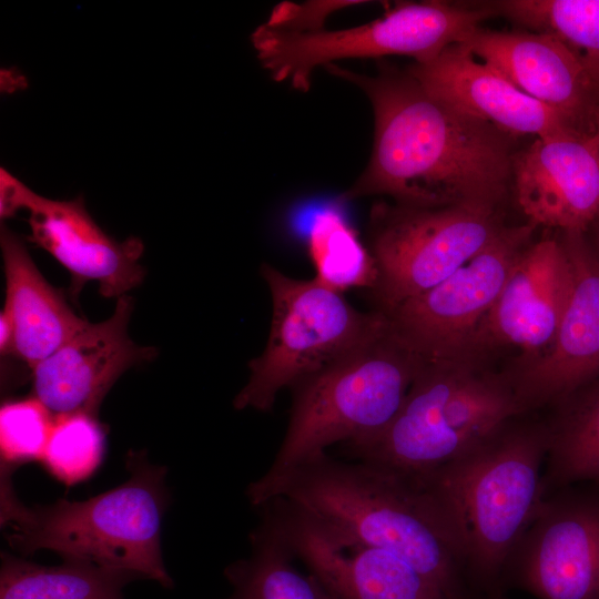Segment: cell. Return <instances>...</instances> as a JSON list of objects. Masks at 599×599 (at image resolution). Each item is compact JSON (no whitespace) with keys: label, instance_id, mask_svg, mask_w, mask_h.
Returning <instances> with one entry per match:
<instances>
[{"label":"cell","instance_id":"6da1fadb","mask_svg":"<svg viewBox=\"0 0 599 599\" xmlns=\"http://www.w3.org/2000/svg\"><path fill=\"white\" fill-rule=\"evenodd\" d=\"M325 68L358 87L374 112L369 162L342 201L386 195L422 209L498 207L511 181V135L434 97L406 69Z\"/></svg>","mask_w":599,"mask_h":599},{"label":"cell","instance_id":"7a4b0ae2","mask_svg":"<svg viewBox=\"0 0 599 599\" xmlns=\"http://www.w3.org/2000/svg\"><path fill=\"white\" fill-rule=\"evenodd\" d=\"M258 508L282 497L366 545L400 557L456 599H483L471 583L461 528L433 490L364 461L327 453L261 488H246Z\"/></svg>","mask_w":599,"mask_h":599},{"label":"cell","instance_id":"3957f363","mask_svg":"<svg viewBox=\"0 0 599 599\" xmlns=\"http://www.w3.org/2000/svg\"><path fill=\"white\" fill-rule=\"evenodd\" d=\"M129 478L81 501L64 498L26 505L17 497L13 470L0 467V525L8 545L22 556L51 550L129 571L173 588L161 548V524L169 506L166 469L142 451L125 459Z\"/></svg>","mask_w":599,"mask_h":599},{"label":"cell","instance_id":"277c9868","mask_svg":"<svg viewBox=\"0 0 599 599\" xmlns=\"http://www.w3.org/2000/svg\"><path fill=\"white\" fill-rule=\"evenodd\" d=\"M527 414L511 418L448 465L414 478L457 518L468 573L483 599H509L504 570L542 498L549 430L547 422L527 420Z\"/></svg>","mask_w":599,"mask_h":599},{"label":"cell","instance_id":"5b68a950","mask_svg":"<svg viewBox=\"0 0 599 599\" xmlns=\"http://www.w3.org/2000/svg\"><path fill=\"white\" fill-rule=\"evenodd\" d=\"M522 410L508 375L465 359L424 361L404 403L378 436L344 446L358 461L405 478L456 460Z\"/></svg>","mask_w":599,"mask_h":599},{"label":"cell","instance_id":"8992f818","mask_svg":"<svg viewBox=\"0 0 599 599\" xmlns=\"http://www.w3.org/2000/svg\"><path fill=\"white\" fill-rule=\"evenodd\" d=\"M422 362L388 328L293 386L281 446L265 474L248 486H267L336 443L348 446L378 436L399 412Z\"/></svg>","mask_w":599,"mask_h":599},{"label":"cell","instance_id":"52a82bcc","mask_svg":"<svg viewBox=\"0 0 599 599\" xmlns=\"http://www.w3.org/2000/svg\"><path fill=\"white\" fill-rule=\"evenodd\" d=\"M272 298L266 346L248 363L250 377L233 405L271 412L277 394L338 363L389 328L380 311L359 312L315 278L297 280L263 264Z\"/></svg>","mask_w":599,"mask_h":599},{"label":"cell","instance_id":"ba28073f","mask_svg":"<svg viewBox=\"0 0 599 599\" xmlns=\"http://www.w3.org/2000/svg\"><path fill=\"white\" fill-rule=\"evenodd\" d=\"M491 13L479 2H399L383 18L341 30L286 32L258 26L251 35L262 67L276 82L306 92L318 67L337 60L408 55L423 63L461 43Z\"/></svg>","mask_w":599,"mask_h":599},{"label":"cell","instance_id":"9c48e42d","mask_svg":"<svg viewBox=\"0 0 599 599\" xmlns=\"http://www.w3.org/2000/svg\"><path fill=\"white\" fill-rule=\"evenodd\" d=\"M497 207L422 209L379 201L369 211L368 248L378 311L438 285L480 252L504 227Z\"/></svg>","mask_w":599,"mask_h":599},{"label":"cell","instance_id":"30bf717a","mask_svg":"<svg viewBox=\"0 0 599 599\" xmlns=\"http://www.w3.org/2000/svg\"><path fill=\"white\" fill-rule=\"evenodd\" d=\"M535 227L505 225L438 285L384 313L392 333L424 361H471L476 333Z\"/></svg>","mask_w":599,"mask_h":599},{"label":"cell","instance_id":"8fae6325","mask_svg":"<svg viewBox=\"0 0 599 599\" xmlns=\"http://www.w3.org/2000/svg\"><path fill=\"white\" fill-rule=\"evenodd\" d=\"M504 586L537 599H599V484L541 498L508 558Z\"/></svg>","mask_w":599,"mask_h":599},{"label":"cell","instance_id":"7c38bea8","mask_svg":"<svg viewBox=\"0 0 599 599\" xmlns=\"http://www.w3.org/2000/svg\"><path fill=\"white\" fill-rule=\"evenodd\" d=\"M263 518L337 599H456L407 561L324 524L284 498Z\"/></svg>","mask_w":599,"mask_h":599},{"label":"cell","instance_id":"4fadbf2b","mask_svg":"<svg viewBox=\"0 0 599 599\" xmlns=\"http://www.w3.org/2000/svg\"><path fill=\"white\" fill-rule=\"evenodd\" d=\"M573 286L551 347L508 377L525 413L552 407L599 377V262L585 232H561Z\"/></svg>","mask_w":599,"mask_h":599},{"label":"cell","instance_id":"5bb4252c","mask_svg":"<svg viewBox=\"0 0 599 599\" xmlns=\"http://www.w3.org/2000/svg\"><path fill=\"white\" fill-rule=\"evenodd\" d=\"M572 286V266L560 238L530 243L480 324L470 359L505 346L521 349L526 363L546 353L554 344Z\"/></svg>","mask_w":599,"mask_h":599},{"label":"cell","instance_id":"9a60e30c","mask_svg":"<svg viewBox=\"0 0 599 599\" xmlns=\"http://www.w3.org/2000/svg\"><path fill=\"white\" fill-rule=\"evenodd\" d=\"M517 203L534 226L587 232L599 216V139L567 130L536 138L511 161Z\"/></svg>","mask_w":599,"mask_h":599},{"label":"cell","instance_id":"2e32d148","mask_svg":"<svg viewBox=\"0 0 599 599\" xmlns=\"http://www.w3.org/2000/svg\"><path fill=\"white\" fill-rule=\"evenodd\" d=\"M131 297L116 298L113 314L88 324L72 339L32 368L33 396L53 416L98 408L118 378L130 367L149 361L155 349L136 345L128 326Z\"/></svg>","mask_w":599,"mask_h":599},{"label":"cell","instance_id":"e0dca14e","mask_svg":"<svg viewBox=\"0 0 599 599\" xmlns=\"http://www.w3.org/2000/svg\"><path fill=\"white\" fill-rule=\"evenodd\" d=\"M22 207L29 212V240L70 272L72 296L88 282H97L108 298L125 295L142 283V242L136 237L114 241L89 215L81 196L57 201L26 187Z\"/></svg>","mask_w":599,"mask_h":599},{"label":"cell","instance_id":"ac0fdd59","mask_svg":"<svg viewBox=\"0 0 599 599\" xmlns=\"http://www.w3.org/2000/svg\"><path fill=\"white\" fill-rule=\"evenodd\" d=\"M406 71L434 97L511 136L546 138L579 130L559 112L477 61L464 43L447 47L429 61L414 62Z\"/></svg>","mask_w":599,"mask_h":599},{"label":"cell","instance_id":"d6986e66","mask_svg":"<svg viewBox=\"0 0 599 599\" xmlns=\"http://www.w3.org/2000/svg\"><path fill=\"white\" fill-rule=\"evenodd\" d=\"M461 43L576 129L592 131L591 112L598 91L576 55L558 39L534 31L477 28Z\"/></svg>","mask_w":599,"mask_h":599},{"label":"cell","instance_id":"ffe728a7","mask_svg":"<svg viewBox=\"0 0 599 599\" xmlns=\"http://www.w3.org/2000/svg\"><path fill=\"white\" fill-rule=\"evenodd\" d=\"M7 314L13 333L12 354L31 369L55 353L89 322L42 276L22 240L1 226Z\"/></svg>","mask_w":599,"mask_h":599},{"label":"cell","instance_id":"44dd1931","mask_svg":"<svg viewBox=\"0 0 599 599\" xmlns=\"http://www.w3.org/2000/svg\"><path fill=\"white\" fill-rule=\"evenodd\" d=\"M552 407L542 497L572 484H599V377Z\"/></svg>","mask_w":599,"mask_h":599},{"label":"cell","instance_id":"7402d4cb","mask_svg":"<svg viewBox=\"0 0 599 599\" xmlns=\"http://www.w3.org/2000/svg\"><path fill=\"white\" fill-rule=\"evenodd\" d=\"M132 572L78 559L44 566L1 552L0 599H124Z\"/></svg>","mask_w":599,"mask_h":599},{"label":"cell","instance_id":"603a6c76","mask_svg":"<svg viewBox=\"0 0 599 599\" xmlns=\"http://www.w3.org/2000/svg\"><path fill=\"white\" fill-rule=\"evenodd\" d=\"M250 544V555L224 569L232 587L226 599H337L315 575L295 567L292 551L262 520Z\"/></svg>","mask_w":599,"mask_h":599},{"label":"cell","instance_id":"cb8c5ba5","mask_svg":"<svg viewBox=\"0 0 599 599\" xmlns=\"http://www.w3.org/2000/svg\"><path fill=\"white\" fill-rule=\"evenodd\" d=\"M534 32L550 34L579 60L599 91V0H499L480 2Z\"/></svg>","mask_w":599,"mask_h":599},{"label":"cell","instance_id":"d4e9b609","mask_svg":"<svg viewBox=\"0 0 599 599\" xmlns=\"http://www.w3.org/2000/svg\"><path fill=\"white\" fill-rule=\"evenodd\" d=\"M307 250L314 278L322 285L341 294L352 288H374L375 260L337 205H327L313 215Z\"/></svg>","mask_w":599,"mask_h":599},{"label":"cell","instance_id":"484cf974","mask_svg":"<svg viewBox=\"0 0 599 599\" xmlns=\"http://www.w3.org/2000/svg\"><path fill=\"white\" fill-rule=\"evenodd\" d=\"M105 433L88 413L54 416L41 459L50 475L67 486L90 478L102 463Z\"/></svg>","mask_w":599,"mask_h":599},{"label":"cell","instance_id":"4316f807","mask_svg":"<svg viewBox=\"0 0 599 599\" xmlns=\"http://www.w3.org/2000/svg\"><path fill=\"white\" fill-rule=\"evenodd\" d=\"M53 414L34 396L10 400L0 409L1 466L41 461L51 429Z\"/></svg>","mask_w":599,"mask_h":599},{"label":"cell","instance_id":"83f0119b","mask_svg":"<svg viewBox=\"0 0 599 599\" xmlns=\"http://www.w3.org/2000/svg\"><path fill=\"white\" fill-rule=\"evenodd\" d=\"M366 3L353 0H311L305 2L283 1L268 16L267 27L296 33L323 30L326 19L347 7Z\"/></svg>","mask_w":599,"mask_h":599},{"label":"cell","instance_id":"f1b7e54d","mask_svg":"<svg viewBox=\"0 0 599 599\" xmlns=\"http://www.w3.org/2000/svg\"><path fill=\"white\" fill-rule=\"evenodd\" d=\"M27 186L1 169L0 173V214L2 219L12 216L21 209V197Z\"/></svg>","mask_w":599,"mask_h":599},{"label":"cell","instance_id":"f546056e","mask_svg":"<svg viewBox=\"0 0 599 599\" xmlns=\"http://www.w3.org/2000/svg\"><path fill=\"white\" fill-rule=\"evenodd\" d=\"M13 333L11 323L7 314L2 311L0 314V351L1 354H12Z\"/></svg>","mask_w":599,"mask_h":599},{"label":"cell","instance_id":"4dcf8cb0","mask_svg":"<svg viewBox=\"0 0 599 599\" xmlns=\"http://www.w3.org/2000/svg\"><path fill=\"white\" fill-rule=\"evenodd\" d=\"M589 229H591L592 231V237L591 240H588L599 262V216L596 219V221L591 224Z\"/></svg>","mask_w":599,"mask_h":599},{"label":"cell","instance_id":"1f68e13d","mask_svg":"<svg viewBox=\"0 0 599 599\" xmlns=\"http://www.w3.org/2000/svg\"><path fill=\"white\" fill-rule=\"evenodd\" d=\"M591 130L599 139V91L597 92L591 112Z\"/></svg>","mask_w":599,"mask_h":599}]
</instances>
